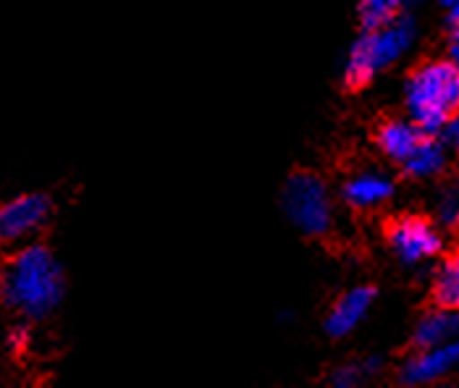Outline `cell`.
<instances>
[{
	"mask_svg": "<svg viewBox=\"0 0 459 388\" xmlns=\"http://www.w3.org/2000/svg\"><path fill=\"white\" fill-rule=\"evenodd\" d=\"M66 279L58 257L39 242H27L0 268V302L27 320L50 318L64 302Z\"/></svg>",
	"mask_w": 459,
	"mask_h": 388,
	"instance_id": "cell-1",
	"label": "cell"
},
{
	"mask_svg": "<svg viewBox=\"0 0 459 388\" xmlns=\"http://www.w3.org/2000/svg\"><path fill=\"white\" fill-rule=\"evenodd\" d=\"M410 121L423 134H438L459 108V69L452 61H428L410 73L404 84Z\"/></svg>",
	"mask_w": 459,
	"mask_h": 388,
	"instance_id": "cell-2",
	"label": "cell"
},
{
	"mask_svg": "<svg viewBox=\"0 0 459 388\" xmlns=\"http://www.w3.org/2000/svg\"><path fill=\"white\" fill-rule=\"evenodd\" d=\"M415 42V24L407 16H394L386 24L370 27L365 35L352 45L347 64H344V82L352 90L368 87L381 71L394 66Z\"/></svg>",
	"mask_w": 459,
	"mask_h": 388,
	"instance_id": "cell-3",
	"label": "cell"
},
{
	"mask_svg": "<svg viewBox=\"0 0 459 388\" xmlns=\"http://www.w3.org/2000/svg\"><path fill=\"white\" fill-rule=\"evenodd\" d=\"M281 205L289 223L305 237H323L333 226V200L325 181L299 171L283 184Z\"/></svg>",
	"mask_w": 459,
	"mask_h": 388,
	"instance_id": "cell-4",
	"label": "cell"
},
{
	"mask_svg": "<svg viewBox=\"0 0 459 388\" xmlns=\"http://www.w3.org/2000/svg\"><path fill=\"white\" fill-rule=\"evenodd\" d=\"M53 203L42 192L16 194L0 203V247H22L32 242L50 220Z\"/></svg>",
	"mask_w": 459,
	"mask_h": 388,
	"instance_id": "cell-5",
	"label": "cell"
},
{
	"mask_svg": "<svg viewBox=\"0 0 459 388\" xmlns=\"http://www.w3.org/2000/svg\"><path fill=\"white\" fill-rule=\"evenodd\" d=\"M386 242L391 252L404 265H425L436 260L444 249V239L433 220L423 215H399L386 228Z\"/></svg>",
	"mask_w": 459,
	"mask_h": 388,
	"instance_id": "cell-6",
	"label": "cell"
},
{
	"mask_svg": "<svg viewBox=\"0 0 459 388\" xmlns=\"http://www.w3.org/2000/svg\"><path fill=\"white\" fill-rule=\"evenodd\" d=\"M459 367V341L438 344V347H418L399 373V381L404 386H428L438 384L446 375H452Z\"/></svg>",
	"mask_w": 459,
	"mask_h": 388,
	"instance_id": "cell-7",
	"label": "cell"
},
{
	"mask_svg": "<svg viewBox=\"0 0 459 388\" xmlns=\"http://www.w3.org/2000/svg\"><path fill=\"white\" fill-rule=\"evenodd\" d=\"M342 197L354 211L384 208L394 197V178L384 171H357L344 181Z\"/></svg>",
	"mask_w": 459,
	"mask_h": 388,
	"instance_id": "cell-8",
	"label": "cell"
},
{
	"mask_svg": "<svg viewBox=\"0 0 459 388\" xmlns=\"http://www.w3.org/2000/svg\"><path fill=\"white\" fill-rule=\"evenodd\" d=\"M376 291L370 286H354L344 297L336 299V305L331 307L328 318H325V331L333 339H344L350 336L354 328L365 320V315L370 313Z\"/></svg>",
	"mask_w": 459,
	"mask_h": 388,
	"instance_id": "cell-9",
	"label": "cell"
},
{
	"mask_svg": "<svg viewBox=\"0 0 459 388\" xmlns=\"http://www.w3.org/2000/svg\"><path fill=\"white\" fill-rule=\"evenodd\" d=\"M446 163H449L446 142L433 140V134H423V140L415 144V150L402 160V168L412 178H436L444 174Z\"/></svg>",
	"mask_w": 459,
	"mask_h": 388,
	"instance_id": "cell-10",
	"label": "cell"
},
{
	"mask_svg": "<svg viewBox=\"0 0 459 388\" xmlns=\"http://www.w3.org/2000/svg\"><path fill=\"white\" fill-rule=\"evenodd\" d=\"M376 140H378L381 152H384L389 160L402 166V160L415 150L418 142L423 140V132H420L412 121H407V118H389V121H384V124L378 126Z\"/></svg>",
	"mask_w": 459,
	"mask_h": 388,
	"instance_id": "cell-11",
	"label": "cell"
},
{
	"mask_svg": "<svg viewBox=\"0 0 459 388\" xmlns=\"http://www.w3.org/2000/svg\"><path fill=\"white\" fill-rule=\"evenodd\" d=\"M452 341H459V310L436 305V310H430L415 325V344L438 347V344H452Z\"/></svg>",
	"mask_w": 459,
	"mask_h": 388,
	"instance_id": "cell-12",
	"label": "cell"
},
{
	"mask_svg": "<svg viewBox=\"0 0 459 388\" xmlns=\"http://www.w3.org/2000/svg\"><path fill=\"white\" fill-rule=\"evenodd\" d=\"M430 289L438 307L459 310V249L438 263V268L433 271Z\"/></svg>",
	"mask_w": 459,
	"mask_h": 388,
	"instance_id": "cell-13",
	"label": "cell"
},
{
	"mask_svg": "<svg viewBox=\"0 0 459 388\" xmlns=\"http://www.w3.org/2000/svg\"><path fill=\"white\" fill-rule=\"evenodd\" d=\"M378 370H381V359H378V357H368V359L347 362V365H342V367L333 370L331 384L339 388L362 386V384H368Z\"/></svg>",
	"mask_w": 459,
	"mask_h": 388,
	"instance_id": "cell-14",
	"label": "cell"
},
{
	"mask_svg": "<svg viewBox=\"0 0 459 388\" xmlns=\"http://www.w3.org/2000/svg\"><path fill=\"white\" fill-rule=\"evenodd\" d=\"M412 3L415 0H359V19H362L365 30H370V27L391 22Z\"/></svg>",
	"mask_w": 459,
	"mask_h": 388,
	"instance_id": "cell-15",
	"label": "cell"
},
{
	"mask_svg": "<svg viewBox=\"0 0 459 388\" xmlns=\"http://www.w3.org/2000/svg\"><path fill=\"white\" fill-rule=\"evenodd\" d=\"M436 218L446 228H459V181L446 184L436 197Z\"/></svg>",
	"mask_w": 459,
	"mask_h": 388,
	"instance_id": "cell-16",
	"label": "cell"
},
{
	"mask_svg": "<svg viewBox=\"0 0 459 388\" xmlns=\"http://www.w3.org/2000/svg\"><path fill=\"white\" fill-rule=\"evenodd\" d=\"M444 142H446V147H452V150H457L459 152V108L446 118V124H444Z\"/></svg>",
	"mask_w": 459,
	"mask_h": 388,
	"instance_id": "cell-17",
	"label": "cell"
},
{
	"mask_svg": "<svg viewBox=\"0 0 459 388\" xmlns=\"http://www.w3.org/2000/svg\"><path fill=\"white\" fill-rule=\"evenodd\" d=\"M30 344V331L22 325V328H13L11 333H8V347L13 349V352H22L24 347Z\"/></svg>",
	"mask_w": 459,
	"mask_h": 388,
	"instance_id": "cell-18",
	"label": "cell"
},
{
	"mask_svg": "<svg viewBox=\"0 0 459 388\" xmlns=\"http://www.w3.org/2000/svg\"><path fill=\"white\" fill-rule=\"evenodd\" d=\"M446 13H449V22H452V27H457L459 24V0H452V3L446 5Z\"/></svg>",
	"mask_w": 459,
	"mask_h": 388,
	"instance_id": "cell-19",
	"label": "cell"
},
{
	"mask_svg": "<svg viewBox=\"0 0 459 388\" xmlns=\"http://www.w3.org/2000/svg\"><path fill=\"white\" fill-rule=\"evenodd\" d=\"M449 61L459 69V42H452V45H449Z\"/></svg>",
	"mask_w": 459,
	"mask_h": 388,
	"instance_id": "cell-20",
	"label": "cell"
},
{
	"mask_svg": "<svg viewBox=\"0 0 459 388\" xmlns=\"http://www.w3.org/2000/svg\"><path fill=\"white\" fill-rule=\"evenodd\" d=\"M438 3H441V5H444V8H446V5H449V3H452V0H438Z\"/></svg>",
	"mask_w": 459,
	"mask_h": 388,
	"instance_id": "cell-21",
	"label": "cell"
}]
</instances>
